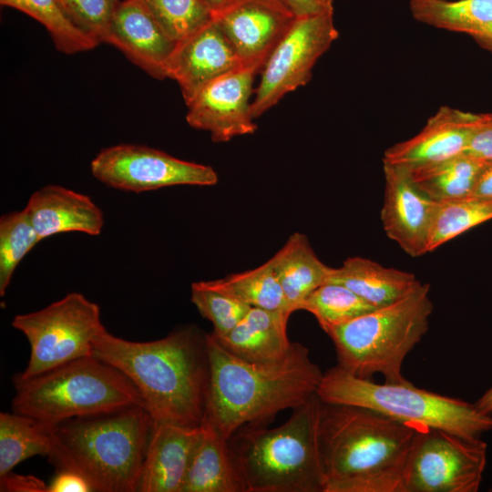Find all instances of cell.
Wrapping results in <instances>:
<instances>
[{
    "instance_id": "1",
    "label": "cell",
    "mask_w": 492,
    "mask_h": 492,
    "mask_svg": "<svg viewBox=\"0 0 492 492\" xmlns=\"http://www.w3.org/2000/svg\"><path fill=\"white\" fill-rule=\"evenodd\" d=\"M93 356L134 384L154 422L190 427L203 424L210 361L206 334L195 327L149 342L125 340L105 329L95 339Z\"/></svg>"
},
{
    "instance_id": "2",
    "label": "cell",
    "mask_w": 492,
    "mask_h": 492,
    "mask_svg": "<svg viewBox=\"0 0 492 492\" xmlns=\"http://www.w3.org/2000/svg\"><path fill=\"white\" fill-rule=\"evenodd\" d=\"M416 431L366 407L319 399L323 492H403Z\"/></svg>"
},
{
    "instance_id": "3",
    "label": "cell",
    "mask_w": 492,
    "mask_h": 492,
    "mask_svg": "<svg viewBox=\"0 0 492 492\" xmlns=\"http://www.w3.org/2000/svg\"><path fill=\"white\" fill-rule=\"evenodd\" d=\"M210 386L206 416L226 439L248 424H261L278 412L295 408L317 392L323 373L308 348L292 343L273 362H250L227 351L206 334Z\"/></svg>"
},
{
    "instance_id": "4",
    "label": "cell",
    "mask_w": 492,
    "mask_h": 492,
    "mask_svg": "<svg viewBox=\"0 0 492 492\" xmlns=\"http://www.w3.org/2000/svg\"><path fill=\"white\" fill-rule=\"evenodd\" d=\"M153 420L142 405L56 425L49 461L83 476L93 491H138Z\"/></svg>"
},
{
    "instance_id": "5",
    "label": "cell",
    "mask_w": 492,
    "mask_h": 492,
    "mask_svg": "<svg viewBox=\"0 0 492 492\" xmlns=\"http://www.w3.org/2000/svg\"><path fill=\"white\" fill-rule=\"evenodd\" d=\"M319 397L293 408L274 428L248 424L230 438L247 492H323L317 447Z\"/></svg>"
},
{
    "instance_id": "6",
    "label": "cell",
    "mask_w": 492,
    "mask_h": 492,
    "mask_svg": "<svg viewBox=\"0 0 492 492\" xmlns=\"http://www.w3.org/2000/svg\"><path fill=\"white\" fill-rule=\"evenodd\" d=\"M433 308L430 285L420 282L396 302L331 328L337 365L364 379L405 382L404 361L427 333Z\"/></svg>"
},
{
    "instance_id": "7",
    "label": "cell",
    "mask_w": 492,
    "mask_h": 492,
    "mask_svg": "<svg viewBox=\"0 0 492 492\" xmlns=\"http://www.w3.org/2000/svg\"><path fill=\"white\" fill-rule=\"evenodd\" d=\"M13 412L56 425L64 421L144 406L134 384L90 355L30 378L14 377Z\"/></svg>"
},
{
    "instance_id": "8",
    "label": "cell",
    "mask_w": 492,
    "mask_h": 492,
    "mask_svg": "<svg viewBox=\"0 0 492 492\" xmlns=\"http://www.w3.org/2000/svg\"><path fill=\"white\" fill-rule=\"evenodd\" d=\"M316 394L323 402L363 406L404 424L466 437L492 430V415L483 414L475 404L418 388L408 380L377 384L338 365L323 373Z\"/></svg>"
},
{
    "instance_id": "9",
    "label": "cell",
    "mask_w": 492,
    "mask_h": 492,
    "mask_svg": "<svg viewBox=\"0 0 492 492\" xmlns=\"http://www.w3.org/2000/svg\"><path fill=\"white\" fill-rule=\"evenodd\" d=\"M12 326L30 345L27 366L17 374L21 378L93 355L95 339L106 329L99 306L75 292L39 311L15 315Z\"/></svg>"
},
{
    "instance_id": "10",
    "label": "cell",
    "mask_w": 492,
    "mask_h": 492,
    "mask_svg": "<svg viewBox=\"0 0 492 492\" xmlns=\"http://www.w3.org/2000/svg\"><path fill=\"white\" fill-rule=\"evenodd\" d=\"M487 461V445L480 437L417 426L403 492H477Z\"/></svg>"
},
{
    "instance_id": "11",
    "label": "cell",
    "mask_w": 492,
    "mask_h": 492,
    "mask_svg": "<svg viewBox=\"0 0 492 492\" xmlns=\"http://www.w3.org/2000/svg\"><path fill=\"white\" fill-rule=\"evenodd\" d=\"M338 36L333 13L296 18L261 71V78L251 101L254 118L288 93L306 85L315 63Z\"/></svg>"
},
{
    "instance_id": "12",
    "label": "cell",
    "mask_w": 492,
    "mask_h": 492,
    "mask_svg": "<svg viewBox=\"0 0 492 492\" xmlns=\"http://www.w3.org/2000/svg\"><path fill=\"white\" fill-rule=\"evenodd\" d=\"M90 170L103 184L136 193L178 185L212 186L219 180L210 166L134 144H119L100 150L92 159Z\"/></svg>"
},
{
    "instance_id": "13",
    "label": "cell",
    "mask_w": 492,
    "mask_h": 492,
    "mask_svg": "<svg viewBox=\"0 0 492 492\" xmlns=\"http://www.w3.org/2000/svg\"><path fill=\"white\" fill-rule=\"evenodd\" d=\"M258 70L241 67L203 86L186 103V120L196 129L210 132L214 142L252 134L257 129L251 96Z\"/></svg>"
},
{
    "instance_id": "14",
    "label": "cell",
    "mask_w": 492,
    "mask_h": 492,
    "mask_svg": "<svg viewBox=\"0 0 492 492\" xmlns=\"http://www.w3.org/2000/svg\"><path fill=\"white\" fill-rule=\"evenodd\" d=\"M214 19L243 66L260 73L296 17L280 0H236Z\"/></svg>"
},
{
    "instance_id": "15",
    "label": "cell",
    "mask_w": 492,
    "mask_h": 492,
    "mask_svg": "<svg viewBox=\"0 0 492 492\" xmlns=\"http://www.w3.org/2000/svg\"><path fill=\"white\" fill-rule=\"evenodd\" d=\"M383 169L381 220L385 234L412 257L427 253L437 202L415 185L405 169L384 163Z\"/></svg>"
},
{
    "instance_id": "16",
    "label": "cell",
    "mask_w": 492,
    "mask_h": 492,
    "mask_svg": "<svg viewBox=\"0 0 492 492\" xmlns=\"http://www.w3.org/2000/svg\"><path fill=\"white\" fill-rule=\"evenodd\" d=\"M483 114L442 106L414 137L388 148L383 163L413 169L466 152Z\"/></svg>"
},
{
    "instance_id": "17",
    "label": "cell",
    "mask_w": 492,
    "mask_h": 492,
    "mask_svg": "<svg viewBox=\"0 0 492 492\" xmlns=\"http://www.w3.org/2000/svg\"><path fill=\"white\" fill-rule=\"evenodd\" d=\"M244 67L214 19L178 42L168 63V78L175 80L187 103L203 86Z\"/></svg>"
},
{
    "instance_id": "18",
    "label": "cell",
    "mask_w": 492,
    "mask_h": 492,
    "mask_svg": "<svg viewBox=\"0 0 492 492\" xmlns=\"http://www.w3.org/2000/svg\"><path fill=\"white\" fill-rule=\"evenodd\" d=\"M106 43L119 49L150 77L168 78V63L177 43L139 0L119 2Z\"/></svg>"
},
{
    "instance_id": "19",
    "label": "cell",
    "mask_w": 492,
    "mask_h": 492,
    "mask_svg": "<svg viewBox=\"0 0 492 492\" xmlns=\"http://www.w3.org/2000/svg\"><path fill=\"white\" fill-rule=\"evenodd\" d=\"M203 432V424L190 427L153 421L138 491L181 492Z\"/></svg>"
},
{
    "instance_id": "20",
    "label": "cell",
    "mask_w": 492,
    "mask_h": 492,
    "mask_svg": "<svg viewBox=\"0 0 492 492\" xmlns=\"http://www.w3.org/2000/svg\"><path fill=\"white\" fill-rule=\"evenodd\" d=\"M40 240L65 232L100 234L104 215L87 195L58 185L36 190L25 207Z\"/></svg>"
},
{
    "instance_id": "21",
    "label": "cell",
    "mask_w": 492,
    "mask_h": 492,
    "mask_svg": "<svg viewBox=\"0 0 492 492\" xmlns=\"http://www.w3.org/2000/svg\"><path fill=\"white\" fill-rule=\"evenodd\" d=\"M289 318L283 311L251 307L226 335H213L227 351L241 359L258 363L278 361L292 347L287 335Z\"/></svg>"
},
{
    "instance_id": "22",
    "label": "cell",
    "mask_w": 492,
    "mask_h": 492,
    "mask_svg": "<svg viewBox=\"0 0 492 492\" xmlns=\"http://www.w3.org/2000/svg\"><path fill=\"white\" fill-rule=\"evenodd\" d=\"M203 426L181 492H247L230 439L208 421Z\"/></svg>"
},
{
    "instance_id": "23",
    "label": "cell",
    "mask_w": 492,
    "mask_h": 492,
    "mask_svg": "<svg viewBox=\"0 0 492 492\" xmlns=\"http://www.w3.org/2000/svg\"><path fill=\"white\" fill-rule=\"evenodd\" d=\"M327 282L344 285L372 305L382 307L405 296L420 281L414 273L355 256L332 268Z\"/></svg>"
},
{
    "instance_id": "24",
    "label": "cell",
    "mask_w": 492,
    "mask_h": 492,
    "mask_svg": "<svg viewBox=\"0 0 492 492\" xmlns=\"http://www.w3.org/2000/svg\"><path fill=\"white\" fill-rule=\"evenodd\" d=\"M292 314L316 288L327 282L332 267L315 254L307 237L292 233L270 259Z\"/></svg>"
},
{
    "instance_id": "25",
    "label": "cell",
    "mask_w": 492,
    "mask_h": 492,
    "mask_svg": "<svg viewBox=\"0 0 492 492\" xmlns=\"http://www.w3.org/2000/svg\"><path fill=\"white\" fill-rule=\"evenodd\" d=\"M410 9L416 20L467 34L483 46L492 40V0H410Z\"/></svg>"
},
{
    "instance_id": "26",
    "label": "cell",
    "mask_w": 492,
    "mask_h": 492,
    "mask_svg": "<svg viewBox=\"0 0 492 492\" xmlns=\"http://www.w3.org/2000/svg\"><path fill=\"white\" fill-rule=\"evenodd\" d=\"M56 425L17 413H0V477L31 456H49Z\"/></svg>"
},
{
    "instance_id": "27",
    "label": "cell",
    "mask_w": 492,
    "mask_h": 492,
    "mask_svg": "<svg viewBox=\"0 0 492 492\" xmlns=\"http://www.w3.org/2000/svg\"><path fill=\"white\" fill-rule=\"evenodd\" d=\"M486 162L464 153L436 164L406 170L425 195L436 202H444L472 196Z\"/></svg>"
},
{
    "instance_id": "28",
    "label": "cell",
    "mask_w": 492,
    "mask_h": 492,
    "mask_svg": "<svg viewBox=\"0 0 492 492\" xmlns=\"http://www.w3.org/2000/svg\"><path fill=\"white\" fill-rule=\"evenodd\" d=\"M209 282L218 290L251 307L283 311L291 316L282 288L270 260L252 270Z\"/></svg>"
},
{
    "instance_id": "29",
    "label": "cell",
    "mask_w": 492,
    "mask_h": 492,
    "mask_svg": "<svg viewBox=\"0 0 492 492\" xmlns=\"http://www.w3.org/2000/svg\"><path fill=\"white\" fill-rule=\"evenodd\" d=\"M0 4L21 11L42 24L55 47L64 54L85 52L98 45L70 21L58 0H0Z\"/></svg>"
},
{
    "instance_id": "30",
    "label": "cell",
    "mask_w": 492,
    "mask_h": 492,
    "mask_svg": "<svg viewBox=\"0 0 492 492\" xmlns=\"http://www.w3.org/2000/svg\"><path fill=\"white\" fill-rule=\"evenodd\" d=\"M492 220V199L475 196L437 202L427 251Z\"/></svg>"
},
{
    "instance_id": "31",
    "label": "cell",
    "mask_w": 492,
    "mask_h": 492,
    "mask_svg": "<svg viewBox=\"0 0 492 492\" xmlns=\"http://www.w3.org/2000/svg\"><path fill=\"white\" fill-rule=\"evenodd\" d=\"M375 308L344 285L325 282L309 294L300 310L311 313L326 333Z\"/></svg>"
},
{
    "instance_id": "32",
    "label": "cell",
    "mask_w": 492,
    "mask_h": 492,
    "mask_svg": "<svg viewBox=\"0 0 492 492\" xmlns=\"http://www.w3.org/2000/svg\"><path fill=\"white\" fill-rule=\"evenodd\" d=\"M25 209L0 218V295L5 294L15 270L40 241Z\"/></svg>"
},
{
    "instance_id": "33",
    "label": "cell",
    "mask_w": 492,
    "mask_h": 492,
    "mask_svg": "<svg viewBox=\"0 0 492 492\" xmlns=\"http://www.w3.org/2000/svg\"><path fill=\"white\" fill-rule=\"evenodd\" d=\"M165 34L178 43L214 17L202 0H139Z\"/></svg>"
},
{
    "instance_id": "34",
    "label": "cell",
    "mask_w": 492,
    "mask_h": 492,
    "mask_svg": "<svg viewBox=\"0 0 492 492\" xmlns=\"http://www.w3.org/2000/svg\"><path fill=\"white\" fill-rule=\"evenodd\" d=\"M190 299L200 315L211 322L212 333L217 337L230 333L251 308L218 290L209 281L193 282Z\"/></svg>"
},
{
    "instance_id": "35",
    "label": "cell",
    "mask_w": 492,
    "mask_h": 492,
    "mask_svg": "<svg viewBox=\"0 0 492 492\" xmlns=\"http://www.w3.org/2000/svg\"><path fill=\"white\" fill-rule=\"evenodd\" d=\"M70 21L97 44L106 43L118 0H58Z\"/></svg>"
},
{
    "instance_id": "36",
    "label": "cell",
    "mask_w": 492,
    "mask_h": 492,
    "mask_svg": "<svg viewBox=\"0 0 492 492\" xmlns=\"http://www.w3.org/2000/svg\"><path fill=\"white\" fill-rule=\"evenodd\" d=\"M484 160H492V113L483 114L466 152Z\"/></svg>"
},
{
    "instance_id": "37",
    "label": "cell",
    "mask_w": 492,
    "mask_h": 492,
    "mask_svg": "<svg viewBox=\"0 0 492 492\" xmlns=\"http://www.w3.org/2000/svg\"><path fill=\"white\" fill-rule=\"evenodd\" d=\"M90 483L80 474L69 470H58L48 484V492H90Z\"/></svg>"
},
{
    "instance_id": "38",
    "label": "cell",
    "mask_w": 492,
    "mask_h": 492,
    "mask_svg": "<svg viewBox=\"0 0 492 492\" xmlns=\"http://www.w3.org/2000/svg\"><path fill=\"white\" fill-rule=\"evenodd\" d=\"M0 490L12 492H48V485L33 476H20L12 471L0 477Z\"/></svg>"
},
{
    "instance_id": "39",
    "label": "cell",
    "mask_w": 492,
    "mask_h": 492,
    "mask_svg": "<svg viewBox=\"0 0 492 492\" xmlns=\"http://www.w3.org/2000/svg\"><path fill=\"white\" fill-rule=\"evenodd\" d=\"M296 17L333 13V0H280Z\"/></svg>"
},
{
    "instance_id": "40",
    "label": "cell",
    "mask_w": 492,
    "mask_h": 492,
    "mask_svg": "<svg viewBox=\"0 0 492 492\" xmlns=\"http://www.w3.org/2000/svg\"><path fill=\"white\" fill-rule=\"evenodd\" d=\"M472 196L492 199V160H487L477 178Z\"/></svg>"
},
{
    "instance_id": "41",
    "label": "cell",
    "mask_w": 492,
    "mask_h": 492,
    "mask_svg": "<svg viewBox=\"0 0 492 492\" xmlns=\"http://www.w3.org/2000/svg\"><path fill=\"white\" fill-rule=\"evenodd\" d=\"M477 408L486 415H492V386L475 403Z\"/></svg>"
},
{
    "instance_id": "42",
    "label": "cell",
    "mask_w": 492,
    "mask_h": 492,
    "mask_svg": "<svg viewBox=\"0 0 492 492\" xmlns=\"http://www.w3.org/2000/svg\"><path fill=\"white\" fill-rule=\"evenodd\" d=\"M213 12V15L232 5L236 0H202Z\"/></svg>"
},
{
    "instance_id": "43",
    "label": "cell",
    "mask_w": 492,
    "mask_h": 492,
    "mask_svg": "<svg viewBox=\"0 0 492 492\" xmlns=\"http://www.w3.org/2000/svg\"><path fill=\"white\" fill-rule=\"evenodd\" d=\"M485 47L492 51V40Z\"/></svg>"
}]
</instances>
